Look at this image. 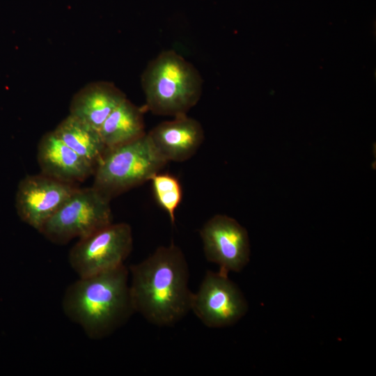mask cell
Returning a JSON list of instances; mask_svg holds the SVG:
<instances>
[{
    "mask_svg": "<svg viewBox=\"0 0 376 376\" xmlns=\"http://www.w3.org/2000/svg\"><path fill=\"white\" fill-rule=\"evenodd\" d=\"M206 259L219 266V272H240L249 263L250 245L246 230L235 219L217 214L200 230Z\"/></svg>",
    "mask_w": 376,
    "mask_h": 376,
    "instance_id": "ba28073f",
    "label": "cell"
},
{
    "mask_svg": "<svg viewBox=\"0 0 376 376\" xmlns=\"http://www.w3.org/2000/svg\"><path fill=\"white\" fill-rule=\"evenodd\" d=\"M129 272L134 311L150 323L171 327L191 311L188 263L177 245L159 246Z\"/></svg>",
    "mask_w": 376,
    "mask_h": 376,
    "instance_id": "6da1fadb",
    "label": "cell"
},
{
    "mask_svg": "<svg viewBox=\"0 0 376 376\" xmlns=\"http://www.w3.org/2000/svg\"><path fill=\"white\" fill-rule=\"evenodd\" d=\"M159 155L166 162H184L191 158L203 142L201 124L187 115L164 121L147 133Z\"/></svg>",
    "mask_w": 376,
    "mask_h": 376,
    "instance_id": "30bf717a",
    "label": "cell"
},
{
    "mask_svg": "<svg viewBox=\"0 0 376 376\" xmlns=\"http://www.w3.org/2000/svg\"><path fill=\"white\" fill-rule=\"evenodd\" d=\"M246 300L228 277L219 272L207 271L196 292L191 311L210 328H222L238 322L247 312Z\"/></svg>",
    "mask_w": 376,
    "mask_h": 376,
    "instance_id": "52a82bcc",
    "label": "cell"
},
{
    "mask_svg": "<svg viewBox=\"0 0 376 376\" xmlns=\"http://www.w3.org/2000/svg\"><path fill=\"white\" fill-rule=\"evenodd\" d=\"M37 160L41 173L74 185L88 178L95 169L93 163L68 146L54 131L41 137L37 148Z\"/></svg>",
    "mask_w": 376,
    "mask_h": 376,
    "instance_id": "8fae6325",
    "label": "cell"
},
{
    "mask_svg": "<svg viewBox=\"0 0 376 376\" xmlns=\"http://www.w3.org/2000/svg\"><path fill=\"white\" fill-rule=\"evenodd\" d=\"M132 246L131 226L112 222L79 239L69 252L68 261L79 277L90 276L124 265Z\"/></svg>",
    "mask_w": 376,
    "mask_h": 376,
    "instance_id": "8992f818",
    "label": "cell"
},
{
    "mask_svg": "<svg viewBox=\"0 0 376 376\" xmlns=\"http://www.w3.org/2000/svg\"><path fill=\"white\" fill-rule=\"evenodd\" d=\"M77 188L42 173L24 177L18 185L15 208L19 217L38 232Z\"/></svg>",
    "mask_w": 376,
    "mask_h": 376,
    "instance_id": "9c48e42d",
    "label": "cell"
},
{
    "mask_svg": "<svg viewBox=\"0 0 376 376\" xmlns=\"http://www.w3.org/2000/svg\"><path fill=\"white\" fill-rule=\"evenodd\" d=\"M110 199L97 189L77 187L39 231L56 244L82 238L112 223Z\"/></svg>",
    "mask_w": 376,
    "mask_h": 376,
    "instance_id": "5b68a950",
    "label": "cell"
},
{
    "mask_svg": "<svg viewBox=\"0 0 376 376\" xmlns=\"http://www.w3.org/2000/svg\"><path fill=\"white\" fill-rule=\"evenodd\" d=\"M53 131L68 146L95 166L106 149L97 130L70 114Z\"/></svg>",
    "mask_w": 376,
    "mask_h": 376,
    "instance_id": "5bb4252c",
    "label": "cell"
},
{
    "mask_svg": "<svg viewBox=\"0 0 376 376\" xmlns=\"http://www.w3.org/2000/svg\"><path fill=\"white\" fill-rule=\"evenodd\" d=\"M98 131L106 148L134 141L146 134L143 112L126 98L109 115Z\"/></svg>",
    "mask_w": 376,
    "mask_h": 376,
    "instance_id": "4fadbf2b",
    "label": "cell"
},
{
    "mask_svg": "<svg viewBox=\"0 0 376 376\" xmlns=\"http://www.w3.org/2000/svg\"><path fill=\"white\" fill-rule=\"evenodd\" d=\"M126 98L111 82H91L72 97L69 114L99 130L109 115Z\"/></svg>",
    "mask_w": 376,
    "mask_h": 376,
    "instance_id": "7c38bea8",
    "label": "cell"
},
{
    "mask_svg": "<svg viewBox=\"0 0 376 376\" xmlns=\"http://www.w3.org/2000/svg\"><path fill=\"white\" fill-rule=\"evenodd\" d=\"M159 205L167 213L171 224L175 223V212L182 202L183 191L177 177L157 172L150 179Z\"/></svg>",
    "mask_w": 376,
    "mask_h": 376,
    "instance_id": "9a60e30c",
    "label": "cell"
},
{
    "mask_svg": "<svg viewBox=\"0 0 376 376\" xmlns=\"http://www.w3.org/2000/svg\"><path fill=\"white\" fill-rule=\"evenodd\" d=\"M129 268L115 269L79 277L66 288L65 315L93 340L109 336L135 313L130 288Z\"/></svg>",
    "mask_w": 376,
    "mask_h": 376,
    "instance_id": "7a4b0ae2",
    "label": "cell"
},
{
    "mask_svg": "<svg viewBox=\"0 0 376 376\" xmlns=\"http://www.w3.org/2000/svg\"><path fill=\"white\" fill-rule=\"evenodd\" d=\"M166 163L146 133L130 142L106 148L95 166L93 187L111 200L149 181Z\"/></svg>",
    "mask_w": 376,
    "mask_h": 376,
    "instance_id": "277c9868",
    "label": "cell"
},
{
    "mask_svg": "<svg viewBox=\"0 0 376 376\" xmlns=\"http://www.w3.org/2000/svg\"><path fill=\"white\" fill-rule=\"evenodd\" d=\"M141 83L147 109L153 114L173 118L187 115L203 91L198 70L173 50L162 52L151 60Z\"/></svg>",
    "mask_w": 376,
    "mask_h": 376,
    "instance_id": "3957f363",
    "label": "cell"
}]
</instances>
